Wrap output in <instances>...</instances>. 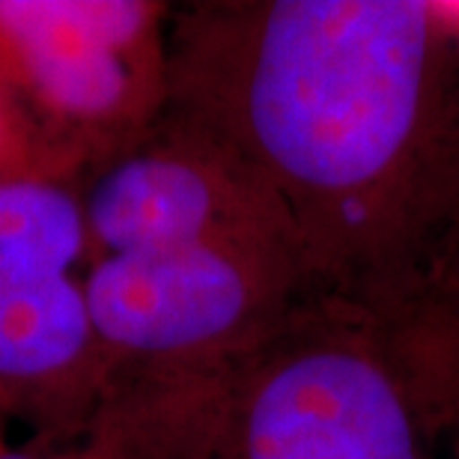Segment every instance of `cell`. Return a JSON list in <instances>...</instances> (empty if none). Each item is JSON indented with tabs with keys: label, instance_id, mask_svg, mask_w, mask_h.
<instances>
[{
	"label": "cell",
	"instance_id": "obj_1",
	"mask_svg": "<svg viewBox=\"0 0 459 459\" xmlns=\"http://www.w3.org/2000/svg\"><path fill=\"white\" fill-rule=\"evenodd\" d=\"M168 111L274 197L310 290L376 332L459 436V6H173Z\"/></svg>",
	"mask_w": 459,
	"mask_h": 459
},
{
	"label": "cell",
	"instance_id": "obj_2",
	"mask_svg": "<svg viewBox=\"0 0 459 459\" xmlns=\"http://www.w3.org/2000/svg\"><path fill=\"white\" fill-rule=\"evenodd\" d=\"M96 418L126 459H454L388 346L319 299L224 370L111 388Z\"/></svg>",
	"mask_w": 459,
	"mask_h": 459
},
{
	"label": "cell",
	"instance_id": "obj_3",
	"mask_svg": "<svg viewBox=\"0 0 459 459\" xmlns=\"http://www.w3.org/2000/svg\"><path fill=\"white\" fill-rule=\"evenodd\" d=\"M111 385H168L224 370L314 301L283 245L200 242L90 263L81 281Z\"/></svg>",
	"mask_w": 459,
	"mask_h": 459
},
{
	"label": "cell",
	"instance_id": "obj_4",
	"mask_svg": "<svg viewBox=\"0 0 459 459\" xmlns=\"http://www.w3.org/2000/svg\"><path fill=\"white\" fill-rule=\"evenodd\" d=\"M155 0H0V81L78 188L168 108V27Z\"/></svg>",
	"mask_w": 459,
	"mask_h": 459
},
{
	"label": "cell",
	"instance_id": "obj_5",
	"mask_svg": "<svg viewBox=\"0 0 459 459\" xmlns=\"http://www.w3.org/2000/svg\"><path fill=\"white\" fill-rule=\"evenodd\" d=\"M78 197L93 263L200 242L283 245L301 256L263 182L221 141L168 108L134 143L87 170Z\"/></svg>",
	"mask_w": 459,
	"mask_h": 459
},
{
	"label": "cell",
	"instance_id": "obj_6",
	"mask_svg": "<svg viewBox=\"0 0 459 459\" xmlns=\"http://www.w3.org/2000/svg\"><path fill=\"white\" fill-rule=\"evenodd\" d=\"M102 400V355L72 274L0 281V406L78 436Z\"/></svg>",
	"mask_w": 459,
	"mask_h": 459
},
{
	"label": "cell",
	"instance_id": "obj_7",
	"mask_svg": "<svg viewBox=\"0 0 459 459\" xmlns=\"http://www.w3.org/2000/svg\"><path fill=\"white\" fill-rule=\"evenodd\" d=\"M87 256L75 186L0 177V281L72 274Z\"/></svg>",
	"mask_w": 459,
	"mask_h": 459
},
{
	"label": "cell",
	"instance_id": "obj_8",
	"mask_svg": "<svg viewBox=\"0 0 459 459\" xmlns=\"http://www.w3.org/2000/svg\"><path fill=\"white\" fill-rule=\"evenodd\" d=\"M0 177L48 179L72 186L4 81H0Z\"/></svg>",
	"mask_w": 459,
	"mask_h": 459
},
{
	"label": "cell",
	"instance_id": "obj_9",
	"mask_svg": "<svg viewBox=\"0 0 459 459\" xmlns=\"http://www.w3.org/2000/svg\"><path fill=\"white\" fill-rule=\"evenodd\" d=\"M0 459H57L54 456V451H45V454H36V451H6L0 454Z\"/></svg>",
	"mask_w": 459,
	"mask_h": 459
},
{
	"label": "cell",
	"instance_id": "obj_10",
	"mask_svg": "<svg viewBox=\"0 0 459 459\" xmlns=\"http://www.w3.org/2000/svg\"><path fill=\"white\" fill-rule=\"evenodd\" d=\"M6 451V445H4V436H0V454H4Z\"/></svg>",
	"mask_w": 459,
	"mask_h": 459
},
{
	"label": "cell",
	"instance_id": "obj_11",
	"mask_svg": "<svg viewBox=\"0 0 459 459\" xmlns=\"http://www.w3.org/2000/svg\"><path fill=\"white\" fill-rule=\"evenodd\" d=\"M454 459H459V442H456V447H454Z\"/></svg>",
	"mask_w": 459,
	"mask_h": 459
}]
</instances>
